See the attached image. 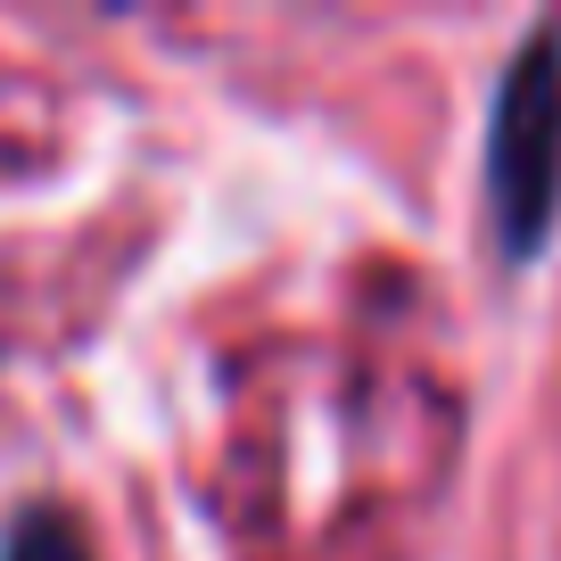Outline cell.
Here are the masks:
<instances>
[{
    "label": "cell",
    "mask_w": 561,
    "mask_h": 561,
    "mask_svg": "<svg viewBox=\"0 0 561 561\" xmlns=\"http://www.w3.org/2000/svg\"><path fill=\"white\" fill-rule=\"evenodd\" d=\"M488 207L512 264L553 240L561 215V18H545L504 67L488 107Z\"/></svg>",
    "instance_id": "1"
},
{
    "label": "cell",
    "mask_w": 561,
    "mask_h": 561,
    "mask_svg": "<svg viewBox=\"0 0 561 561\" xmlns=\"http://www.w3.org/2000/svg\"><path fill=\"white\" fill-rule=\"evenodd\" d=\"M9 561H91V545L67 512H25L18 537H9Z\"/></svg>",
    "instance_id": "2"
}]
</instances>
